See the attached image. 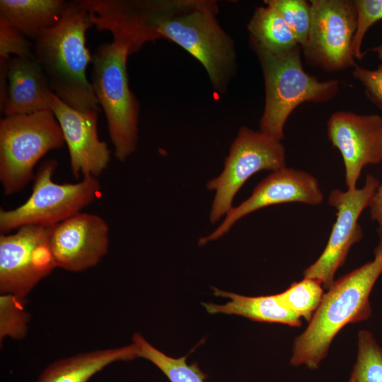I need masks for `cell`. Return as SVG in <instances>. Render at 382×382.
I'll use <instances>...</instances> for the list:
<instances>
[{
    "label": "cell",
    "instance_id": "11",
    "mask_svg": "<svg viewBox=\"0 0 382 382\" xmlns=\"http://www.w3.org/2000/svg\"><path fill=\"white\" fill-rule=\"evenodd\" d=\"M50 227L25 226L0 236V292L25 299L56 268L49 245Z\"/></svg>",
    "mask_w": 382,
    "mask_h": 382
},
{
    "label": "cell",
    "instance_id": "27",
    "mask_svg": "<svg viewBox=\"0 0 382 382\" xmlns=\"http://www.w3.org/2000/svg\"><path fill=\"white\" fill-rule=\"evenodd\" d=\"M33 56V45L12 25L0 19V59Z\"/></svg>",
    "mask_w": 382,
    "mask_h": 382
},
{
    "label": "cell",
    "instance_id": "16",
    "mask_svg": "<svg viewBox=\"0 0 382 382\" xmlns=\"http://www.w3.org/2000/svg\"><path fill=\"white\" fill-rule=\"evenodd\" d=\"M5 116L51 110L54 92L41 66L32 57H11L7 65Z\"/></svg>",
    "mask_w": 382,
    "mask_h": 382
},
{
    "label": "cell",
    "instance_id": "29",
    "mask_svg": "<svg viewBox=\"0 0 382 382\" xmlns=\"http://www.w3.org/2000/svg\"><path fill=\"white\" fill-rule=\"evenodd\" d=\"M378 106L382 111V105H378ZM369 207L371 219L378 224V238L382 240V183H380L373 195Z\"/></svg>",
    "mask_w": 382,
    "mask_h": 382
},
{
    "label": "cell",
    "instance_id": "15",
    "mask_svg": "<svg viewBox=\"0 0 382 382\" xmlns=\"http://www.w3.org/2000/svg\"><path fill=\"white\" fill-rule=\"evenodd\" d=\"M51 110L62 129L67 145L70 167L77 179L98 178L108 167L110 151L99 139L97 129L98 112L76 110L53 96Z\"/></svg>",
    "mask_w": 382,
    "mask_h": 382
},
{
    "label": "cell",
    "instance_id": "10",
    "mask_svg": "<svg viewBox=\"0 0 382 382\" xmlns=\"http://www.w3.org/2000/svg\"><path fill=\"white\" fill-rule=\"evenodd\" d=\"M379 185V180L369 174L361 188L347 191L334 189L330 192L328 203L337 209V218L325 249L316 262L304 270V277L318 280L324 289L331 286L335 272L344 265L351 247L363 237L358 220L369 206Z\"/></svg>",
    "mask_w": 382,
    "mask_h": 382
},
{
    "label": "cell",
    "instance_id": "13",
    "mask_svg": "<svg viewBox=\"0 0 382 382\" xmlns=\"http://www.w3.org/2000/svg\"><path fill=\"white\" fill-rule=\"evenodd\" d=\"M323 202V193L316 177L306 171L285 166L272 171L260 181L251 195L233 207L212 233L199 240V245L221 238L239 219L262 208L289 202L316 206Z\"/></svg>",
    "mask_w": 382,
    "mask_h": 382
},
{
    "label": "cell",
    "instance_id": "23",
    "mask_svg": "<svg viewBox=\"0 0 382 382\" xmlns=\"http://www.w3.org/2000/svg\"><path fill=\"white\" fill-rule=\"evenodd\" d=\"M357 339V357L350 378L354 382H382V347L368 330H360Z\"/></svg>",
    "mask_w": 382,
    "mask_h": 382
},
{
    "label": "cell",
    "instance_id": "3",
    "mask_svg": "<svg viewBox=\"0 0 382 382\" xmlns=\"http://www.w3.org/2000/svg\"><path fill=\"white\" fill-rule=\"evenodd\" d=\"M374 254L373 260L334 281L324 294L308 327L294 341L290 359L293 366L317 369L345 325L371 317L370 294L382 274V240Z\"/></svg>",
    "mask_w": 382,
    "mask_h": 382
},
{
    "label": "cell",
    "instance_id": "17",
    "mask_svg": "<svg viewBox=\"0 0 382 382\" xmlns=\"http://www.w3.org/2000/svg\"><path fill=\"white\" fill-rule=\"evenodd\" d=\"M136 357L137 350L133 342L120 347L81 352L51 363L36 382H88L109 364Z\"/></svg>",
    "mask_w": 382,
    "mask_h": 382
},
{
    "label": "cell",
    "instance_id": "18",
    "mask_svg": "<svg viewBox=\"0 0 382 382\" xmlns=\"http://www.w3.org/2000/svg\"><path fill=\"white\" fill-rule=\"evenodd\" d=\"M214 294L230 299L225 304L202 303L209 313H224L241 316L253 321L281 323L292 327L301 326V319L288 309L277 294L245 296L214 288Z\"/></svg>",
    "mask_w": 382,
    "mask_h": 382
},
{
    "label": "cell",
    "instance_id": "4",
    "mask_svg": "<svg viewBox=\"0 0 382 382\" xmlns=\"http://www.w3.org/2000/svg\"><path fill=\"white\" fill-rule=\"evenodd\" d=\"M252 46L262 67L265 87L260 131L281 141L284 125L293 110L304 102L325 103L332 99L339 91V81H320L306 73L300 45L283 52Z\"/></svg>",
    "mask_w": 382,
    "mask_h": 382
},
{
    "label": "cell",
    "instance_id": "31",
    "mask_svg": "<svg viewBox=\"0 0 382 382\" xmlns=\"http://www.w3.org/2000/svg\"><path fill=\"white\" fill-rule=\"evenodd\" d=\"M371 50L378 54V57L382 62V43L378 47L372 48Z\"/></svg>",
    "mask_w": 382,
    "mask_h": 382
},
{
    "label": "cell",
    "instance_id": "25",
    "mask_svg": "<svg viewBox=\"0 0 382 382\" xmlns=\"http://www.w3.org/2000/svg\"><path fill=\"white\" fill-rule=\"evenodd\" d=\"M265 4L279 13L299 45L303 48L307 43L311 27L310 4L303 0H266Z\"/></svg>",
    "mask_w": 382,
    "mask_h": 382
},
{
    "label": "cell",
    "instance_id": "14",
    "mask_svg": "<svg viewBox=\"0 0 382 382\" xmlns=\"http://www.w3.org/2000/svg\"><path fill=\"white\" fill-rule=\"evenodd\" d=\"M49 245L55 267L84 271L106 255L108 224L97 214L80 212L50 227Z\"/></svg>",
    "mask_w": 382,
    "mask_h": 382
},
{
    "label": "cell",
    "instance_id": "28",
    "mask_svg": "<svg viewBox=\"0 0 382 382\" xmlns=\"http://www.w3.org/2000/svg\"><path fill=\"white\" fill-rule=\"evenodd\" d=\"M353 76L364 85L367 96L377 105H382V64L374 70L356 65Z\"/></svg>",
    "mask_w": 382,
    "mask_h": 382
},
{
    "label": "cell",
    "instance_id": "1",
    "mask_svg": "<svg viewBox=\"0 0 382 382\" xmlns=\"http://www.w3.org/2000/svg\"><path fill=\"white\" fill-rule=\"evenodd\" d=\"M149 20L159 39L169 40L197 59L213 87L224 93L236 71L231 37L216 20L214 1L147 0Z\"/></svg>",
    "mask_w": 382,
    "mask_h": 382
},
{
    "label": "cell",
    "instance_id": "32",
    "mask_svg": "<svg viewBox=\"0 0 382 382\" xmlns=\"http://www.w3.org/2000/svg\"><path fill=\"white\" fill-rule=\"evenodd\" d=\"M348 382H354V381L350 378Z\"/></svg>",
    "mask_w": 382,
    "mask_h": 382
},
{
    "label": "cell",
    "instance_id": "7",
    "mask_svg": "<svg viewBox=\"0 0 382 382\" xmlns=\"http://www.w3.org/2000/svg\"><path fill=\"white\" fill-rule=\"evenodd\" d=\"M54 159L45 161L34 177L32 193L21 206L0 209V231L6 234L25 226L51 227L81 212L100 193L98 178L88 176L76 183L52 180L57 169Z\"/></svg>",
    "mask_w": 382,
    "mask_h": 382
},
{
    "label": "cell",
    "instance_id": "26",
    "mask_svg": "<svg viewBox=\"0 0 382 382\" xmlns=\"http://www.w3.org/2000/svg\"><path fill=\"white\" fill-rule=\"evenodd\" d=\"M357 11V28L352 42V52L355 59L361 60V51L364 35L369 28L382 19V0L353 1Z\"/></svg>",
    "mask_w": 382,
    "mask_h": 382
},
{
    "label": "cell",
    "instance_id": "9",
    "mask_svg": "<svg viewBox=\"0 0 382 382\" xmlns=\"http://www.w3.org/2000/svg\"><path fill=\"white\" fill-rule=\"evenodd\" d=\"M310 9L311 27L303 48L307 62L326 71L354 67L357 11L353 1L311 0Z\"/></svg>",
    "mask_w": 382,
    "mask_h": 382
},
{
    "label": "cell",
    "instance_id": "21",
    "mask_svg": "<svg viewBox=\"0 0 382 382\" xmlns=\"http://www.w3.org/2000/svg\"><path fill=\"white\" fill-rule=\"evenodd\" d=\"M137 357H143L156 366L170 382H204L207 375L202 372L197 362L187 364V356L173 358L150 344L141 334L133 335Z\"/></svg>",
    "mask_w": 382,
    "mask_h": 382
},
{
    "label": "cell",
    "instance_id": "8",
    "mask_svg": "<svg viewBox=\"0 0 382 382\" xmlns=\"http://www.w3.org/2000/svg\"><path fill=\"white\" fill-rule=\"evenodd\" d=\"M285 147L260 131L248 127L239 129L231 144L221 174L208 182L209 190H215L209 220L216 222L232 208L234 197L244 183L260 170L274 171L286 166Z\"/></svg>",
    "mask_w": 382,
    "mask_h": 382
},
{
    "label": "cell",
    "instance_id": "20",
    "mask_svg": "<svg viewBox=\"0 0 382 382\" xmlns=\"http://www.w3.org/2000/svg\"><path fill=\"white\" fill-rule=\"evenodd\" d=\"M247 28L251 44L268 51L283 52L299 45L282 16L270 5L256 8Z\"/></svg>",
    "mask_w": 382,
    "mask_h": 382
},
{
    "label": "cell",
    "instance_id": "22",
    "mask_svg": "<svg viewBox=\"0 0 382 382\" xmlns=\"http://www.w3.org/2000/svg\"><path fill=\"white\" fill-rule=\"evenodd\" d=\"M277 295L288 309L309 323L321 303L323 286L317 279L303 277Z\"/></svg>",
    "mask_w": 382,
    "mask_h": 382
},
{
    "label": "cell",
    "instance_id": "19",
    "mask_svg": "<svg viewBox=\"0 0 382 382\" xmlns=\"http://www.w3.org/2000/svg\"><path fill=\"white\" fill-rule=\"evenodd\" d=\"M68 4L64 0H1L0 19L35 40L59 22Z\"/></svg>",
    "mask_w": 382,
    "mask_h": 382
},
{
    "label": "cell",
    "instance_id": "30",
    "mask_svg": "<svg viewBox=\"0 0 382 382\" xmlns=\"http://www.w3.org/2000/svg\"><path fill=\"white\" fill-rule=\"evenodd\" d=\"M8 59H0V110L4 112L8 92L7 65Z\"/></svg>",
    "mask_w": 382,
    "mask_h": 382
},
{
    "label": "cell",
    "instance_id": "2",
    "mask_svg": "<svg viewBox=\"0 0 382 382\" xmlns=\"http://www.w3.org/2000/svg\"><path fill=\"white\" fill-rule=\"evenodd\" d=\"M92 25L83 0L69 1L59 22L36 38L33 54L59 100L80 111L100 112L86 76L92 54L86 47V35Z\"/></svg>",
    "mask_w": 382,
    "mask_h": 382
},
{
    "label": "cell",
    "instance_id": "24",
    "mask_svg": "<svg viewBox=\"0 0 382 382\" xmlns=\"http://www.w3.org/2000/svg\"><path fill=\"white\" fill-rule=\"evenodd\" d=\"M25 299L1 294L0 296V339L6 337L22 339L27 333L30 315L25 311Z\"/></svg>",
    "mask_w": 382,
    "mask_h": 382
},
{
    "label": "cell",
    "instance_id": "6",
    "mask_svg": "<svg viewBox=\"0 0 382 382\" xmlns=\"http://www.w3.org/2000/svg\"><path fill=\"white\" fill-rule=\"evenodd\" d=\"M64 143L51 110L4 116L0 120V182L4 195L21 191L34 178L37 162Z\"/></svg>",
    "mask_w": 382,
    "mask_h": 382
},
{
    "label": "cell",
    "instance_id": "12",
    "mask_svg": "<svg viewBox=\"0 0 382 382\" xmlns=\"http://www.w3.org/2000/svg\"><path fill=\"white\" fill-rule=\"evenodd\" d=\"M327 127L329 140L343 159L347 190H354L365 166L382 163V115L339 111Z\"/></svg>",
    "mask_w": 382,
    "mask_h": 382
},
{
    "label": "cell",
    "instance_id": "5",
    "mask_svg": "<svg viewBox=\"0 0 382 382\" xmlns=\"http://www.w3.org/2000/svg\"><path fill=\"white\" fill-rule=\"evenodd\" d=\"M129 48L113 40L98 47L92 54L91 84L105 115L115 156L125 161L136 150L139 103L129 86Z\"/></svg>",
    "mask_w": 382,
    "mask_h": 382
}]
</instances>
